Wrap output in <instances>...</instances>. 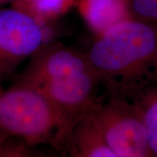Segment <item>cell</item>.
Here are the masks:
<instances>
[{
	"label": "cell",
	"instance_id": "cell-8",
	"mask_svg": "<svg viewBox=\"0 0 157 157\" xmlns=\"http://www.w3.org/2000/svg\"><path fill=\"white\" fill-rule=\"evenodd\" d=\"M131 101L143 121L152 156L157 157V85L142 91Z\"/></svg>",
	"mask_w": 157,
	"mask_h": 157
},
{
	"label": "cell",
	"instance_id": "cell-11",
	"mask_svg": "<svg viewBox=\"0 0 157 157\" xmlns=\"http://www.w3.org/2000/svg\"><path fill=\"white\" fill-rule=\"evenodd\" d=\"M12 136L0 129V157L30 156L28 146L21 140L15 141Z\"/></svg>",
	"mask_w": 157,
	"mask_h": 157
},
{
	"label": "cell",
	"instance_id": "cell-5",
	"mask_svg": "<svg viewBox=\"0 0 157 157\" xmlns=\"http://www.w3.org/2000/svg\"><path fill=\"white\" fill-rule=\"evenodd\" d=\"M45 44L44 28L15 7L0 10V85Z\"/></svg>",
	"mask_w": 157,
	"mask_h": 157
},
{
	"label": "cell",
	"instance_id": "cell-9",
	"mask_svg": "<svg viewBox=\"0 0 157 157\" xmlns=\"http://www.w3.org/2000/svg\"><path fill=\"white\" fill-rule=\"evenodd\" d=\"M76 0H15L13 7L26 12L43 25L67 13Z\"/></svg>",
	"mask_w": 157,
	"mask_h": 157
},
{
	"label": "cell",
	"instance_id": "cell-7",
	"mask_svg": "<svg viewBox=\"0 0 157 157\" xmlns=\"http://www.w3.org/2000/svg\"><path fill=\"white\" fill-rule=\"evenodd\" d=\"M78 9L97 34L129 18L127 0H78Z\"/></svg>",
	"mask_w": 157,
	"mask_h": 157
},
{
	"label": "cell",
	"instance_id": "cell-3",
	"mask_svg": "<svg viewBox=\"0 0 157 157\" xmlns=\"http://www.w3.org/2000/svg\"><path fill=\"white\" fill-rule=\"evenodd\" d=\"M72 126L39 91L15 82L0 85V129L27 146L65 147Z\"/></svg>",
	"mask_w": 157,
	"mask_h": 157
},
{
	"label": "cell",
	"instance_id": "cell-2",
	"mask_svg": "<svg viewBox=\"0 0 157 157\" xmlns=\"http://www.w3.org/2000/svg\"><path fill=\"white\" fill-rule=\"evenodd\" d=\"M16 82L39 91L72 128L98 102L96 89L101 85L88 55L61 43L39 48Z\"/></svg>",
	"mask_w": 157,
	"mask_h": 157
},
{
	"label": "cell",
	"instance_id": "cell-4",
	"mask_svg": "<svg viewBox=\"0 0 157 157\" xmlns=\"http://www.w3.org/2000/svg\"><path fill=\"white\" fill-rule=\"evenodd\" d=\"M90 112L116 157H152L144 124L132 101L109 97Z\"/></svg>",
	"mask_w": 157,
	"mask_h": 157
},
{
	"label": "cell",
	"instance_id": "cell-12",
	"mask_svg": "<svg viewBox=\"0 0 157 157\" xmlns=\"http://www.w3.org/2000/svg\"><path fill=\"white\" fill-rule=\"evenodd\" d=\"M5 1H6V0H0V2H5Z\"/></svg>",
	"mask_w": 157,
	"mask_h": 157
},
{
	"label": "cell",
	"instance_id": "cell-6",
	"mask_svg": "<svg viewBox=\"0 0 157 157\" xmlns=\"http://www.w3.org/2000/svg\"><path fill=\"white\" fill-rule=\"evenodd\" d=\"M90 110L74 124L69 134L65 146L68 155L72 157H116L107 146Z\"/></svg>",
	"mask_w": 157,
	"mask_h": 157
},
{
	"label": "cell",
	"instance_id": "cell-10",
	"mask_svg": "<svg viewBox=\"0 0 157 157\" xmlns=\"http://www.w3.org/2000/svg\"><path fill=\"white\" fill-rule=\"evenodd\" d=\"M129 16L157 24V0H127Z\"/></svg>",
	"mask_w": 157,
	"mask_h": 157
},
{
	"label": "cell",
	"instance_id": "cell-1",
	"mask_svg": "<svg viewBox=\"0 0 157 157\" xmlns=\"http://www.w3.org/2000/svg\"><path fill=\"white\" fill-rule=\"evenodd\" d=\"M86 54L109 97L131 101L157 85V24L122 20L99 34Z\"/></svg>",
	"mask_w": 157,
	"mask_h": 157
}]
</instances>
